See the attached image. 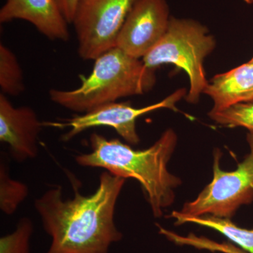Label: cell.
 I'll return each mask as SVG.
<instances>
[{"mask_svg": "<svg viewBox=\"0 0 253 253\" xmlns=\"http://www.w3.org/2000/svg\"><path fill=\"white\" fill-rule=\"evenodd\" d=\"M189 246H194L198 249L208 250L213 252H221L223 253H246L244 250L239 249L231 244H219L211 240L204 237L191 234L188 240Z\"/></svg>", "mask_w": 253, "mask_h": 253, "instance_id": "obj_17", "label": "cell"}, {"mask_svg": "<svg viewBox=\"0 0 253 253\" xmlns=\"http://www.w3.org/2000/svg\"><path fill=\"white\" fill-rule=\"evenodd\" d=\"M137 0H81L73 23L82 59L94 60L116 47L118 34Z\"/></svg>", "mask_w": 253, "mask_h": 253, "instance_id": "obj_6", "label": "cell"}, {"mask_svg": "<svg viewBox=\"0 0 253 253\" xmlns=\"http://www.w3.org/2000/svg\"><path fill=\"white\" fill-rule=\"evenodd\" d=\"M23 20L51 41L69 40L68 22L56 0H6L0 10V22Z\"/></svg>", "mask_w": 253, "mask_h": 253, "instance_id": "obj_10", "label": "cell"}, {"mask_svg": "<svg viewBox=\"0 0 253 253\" xmlns=\"http://www.w3.org/2000/svg\"><path fill=\"white\" fill-rule=\"evenodd\" d=\"M186 223H194L214 229L238 245L241 249L246 252L253 253V230L239 227L227 218L203 215L176 219V225H181Z\"/></svg>", "mask_w": 253, "mask_h": 253, "instance_id": "obj_12", "label": "cell"}, {"mask_svg": "<svg viewBox=\"0 0 253 253\" xmlns=\"http://www.w3.org/2000/svg\"><path fill=\"white\" fill-rule=\"evenodd\" d=\"M245 2L249 4H253V0H244Z\"/></svg>", "mask_w": 253, "mask_h": 253, "instance_id": "obj_19", "label": "cell"}, {"mask_svg": "<svg viewBox=\"0 0 253 253\" xmlns=\"http://www.w3.org/2000/svg\"><path fill=\"white\" fill-rule=\"evenodd\" d=\"M249 154L232 172L219 168L220 151L214 152L213 179L194 201L186 203L180 211H174L171 217H184L212 215L221 218L232 217L244 205L253 201V131L247 135Z\"/></svg>", "mask_w": 253, "mask_h": 253, "instance_id": "obj_5", "label": "cell"}, {"mask_svg": "<svg viewBox=\"0 0 253 253\" xmlns=\"http://www.w3.org/2000/svg\"><path fill=\"white\" fill-rule=\"evenodd\" d=\"M72 182L74 196L63 199L61 186L51 188L35 201L42 226L51 237L46 253H109L123 234L115 224L116 204L126 179L106 171L93 194L84 196Z\"/></svg>", "mask_w": 253, "mask_h": 253, "instance_id": "obj_1", "label": "cell"}, {"mask_svg": "<svg viewBox=\"0 0 253 253\" xmlns=\"http://www.w3.org/2000/svg\"><path fill=\"white\" fill-rule=\"evenodd\" d=\"M33 233L31 219L21 218L14 231L0 239V253H30V240Z\"/></svg>", "mask_w": 253, "mask_h": 253, "instance_id": "obj_16", "label": "cell"}, {"mask_svg": "<svg viewBox=\"0 0 253 253\" xmlns=\"http://www.w3.org/2000/svg\"><path fill=\"white\" fill-rule=\"evenodd\" d=\"M250 62H251V63H253V59H251V61H250Z\"/></svg>", "mask_w": 253, "mask_h": 253, "instance_id": "obj_20", "label": "cell"}, {"mask_svg": "<svg viewBox=\"0 0 253 253\" xmlns=\"http://www.w3.org/2000/svg\"><path fill=\"white\" fill-rule=\"evenodd\" d=\"M214 46V38L201 23L171 17L164 36L143 58V62L153 69L172 63L184 70L190 81L186 101L196 103L208 83L205 76L204 59Z\"/></svg>", "mask_w": 253, "mask_h": 253, "instance_id": "obj_4", "label": "cell"}, {"mask_svg": "<svg viewBox=\"0 0 253 253\" xmlns=\"http://www.w3.org/2000/svg\"><path fill=\"white\" fill-rule=\"evenodd\" d=\"M94 61L90 74L80 76L81 85L76 89H50L51 101L70 111L85 113L121 98L144 94L156 84V69L116 46Z\"/></svg>", "mask_w": 253, "mask_h": 253, "instance_id": "obj_3", "label": "cell"}, {"mask_svg": "<svg viewBox=\"0 0 253 253\" xmlns=\"http://www.w3.org/2000/svg\"><path fill=\"white\" fill-rule=\"evenodd\" d=\"M28 194V186L21 181L14 180L10 176L9 169L2 158L0 164L1 211L4 214L11 215L16 212L20 204L27 198Z\"/></svg>", "mask_w": 253, "mask_h": 253, "instance_id": "obj_14", "label": "cell"}, {"mask_svg": "<svg viewBox=\"0 0 253 253\" xmlns=\"http://www.w3.org/2000/svg\"><path fill=\"white\" fill-rule=\"evenodd\" d=\"M91 151L79 155L76 161L83 167L104 168L114 175L133 178L140 183L156 217L173 204L174 190L181 180L168 171V164L177 143L172 129H168L151 147L135 150L119 139H108L93 133Z\"/></svg>", "mask_w": 253, "mask_h": 253, "instance_id": "obj_2", "label": "cell"}, {"mask_svg": "<svg viewBox=\"0 0 253 253\" xmlns=\"http://www.w3.org/2000/svg\"><path fill=\"white\" fill-rule=\"evenodd\" d=\"M170 18L166 0H137L118 34L116 47L143 59L164 36Z\"/></svg>", "mask_w": 253, "mask_h": 253, "instance_id": "obj_8", "label": "cell"}, {"mask_svg": "<svg viewBox=\"0 0 253 253\" xmlns=\"http://www.w3.org/2000/svg\"><path fill=\"white\" fill-rule=\"evenodd\" d=\"M60 11L68 23H73L75 15L81 0H56Z\"/></svg>", "mask_w": 253, "mask_h": 253, "instance_id": "obj_18", "label": "cell"}, {"mask_svg": "<svg viewBox=\"0 0 253 253\" xmlns=\"http://www.w3.org/2000/svg\"><path fill=\"white\" fill-rule=\"evenodd\" d=\"M0 87L2 94L16 96L25 91L22 68L8 46L0 44Z\"/></svg>", "mask_w": 253, "mask_h": 253, "instance_id": "obj_13", "label": "cell"}, {"mask_svg": "<svg viewBox=\"0 0 253 253\" xmlns=\"http://www.w3.org/2000/svg\"><path fill=\"white\" fill-rule=\"evenodd\" d=\"M209 116L218 124L230 127L244 126L253 131V102L234 105L221 111L212 110Z\"/></svg>", "mask_w": 253, "mask_h": 253, "instance_id": "obj_15", "label": "cell"}, {"mask_svg": "<svg viewBox=\"0 0 253 253\" xmlns=\"http://www.w3.org/2000/svg\"><path fill=\"white\" fill-rule=\"evenodd\" d=\"M186 95L185 89H178L160 102L143 108H134L128 103H110L71 118L56 122H43V126L67 129L66 133L62 135L63 141H70L81 132L91 128L109 126L116 131L126 142L136 145L140 141L136 132V119L156 110H175L176 103Z\"/></svg>", "mask_w": 253, "mask_h": 253, "instance_id": "obj_7", "label": "cell"}, {"mask_svg": "<svg viewBox=\"0 0 253 253\" xmlns=\"http://www.w3.org/2000/svg\"><path fill=\"white\" fill-rule=\"evenodd\" d=\"M38 115L29 106L14 107L6 95L0 94V141L9 146L17 162L36 158L38 137L42 129Z\"/></svg>", "mask_w": 253, "mask_h": 253, "instance_id": "obj_9", "label": "cell"}, {"mask_svg": "<svg viewBox=\"0 0 253 253\" xmlns=\"http://www.w3.org/2000/svg\"><path fill=\"white\" fill-rule=\"evenodd\" d=\"M214 101L212 111L253 102V63H245L229 72L217 75L204 91Z\"/></svg>", "mask_w": 253, "mask_h": 253, "instance_id": "obj_11", "label": "cell"}]
</instances>
